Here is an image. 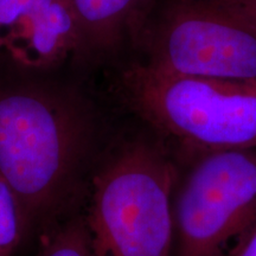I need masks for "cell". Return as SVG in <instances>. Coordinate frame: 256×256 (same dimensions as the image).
Wrapping results in <instances>:
<instances>
[{"label":"cell","mask_w":256,"mask_h":256,"mask_svg":"<svg viewBox=\"0 0 256 256\" xmlns=\"http://www.w3.org/2000/svg\"><path fill=\"white\" fill-rule=\"evenodd\" d=\"M101 136L100 113L78 86L0 72V176L20 203L28 235L78 212Z\"/></svg>","instance_id":"1"},{"label":"cell","mask_w":256,"mask_h":256,"mask_svg":"<svg viewBox=\"0 0 256 256\" xmlns=\"http://www.w3.org/2000/svg\"><path fill=\"white\" fill-rule=\"evenodd\" d=\"M112 68L115 98L178 162L256 148V80L174 75L130 57Z\"/></svg>","instance_id":"2"},{"label":"cell","mask_w":256,"mask_h":256,"mask_svg":"<svg viewBox=\"0 0 256 256\" xmlns=\"http://www.w3.org/2000/svg\"><path fill=\"white\" fill-rule=\"evenodd\" d=\"M179 171L177 156L151 132L101 153L82 212L90 256H174Z\"/></svg>","instance_id":"3"},{"label":"cell","mask_w":256,"mask_h":256,"mask_svg":"<svg viewBox=\"0 0 256 256\" xmlns=\"http://www.w3.org/2000/svg\"><path fill=\"white\" fill-rule=\"evenodd\" d=\"M130 54L174 75L256 80V17L238 0H156Z\"/></svg>","instance_id":"4"},{"label":"cell","mask_w":256,"mask_h":256,"mask_svg":"<svg viewBox=\"0 0 256 256\" xmlns=\"http://www.w3.org/2000/svg\"><path fill=\"white\" fill-rule=\"evenodd\" d=\"M174 256H235L256 230V148L190 160L174 194Z\"/></svg>","instance_id":"5"},{"label":"cell","mask_w":256,"mask_h":256,"mask_svg":"<svg viewBox=\"0 0 256 256\" xmlns=\"http://www.w3.org/2000/svg\"><path fill=\"white\" fill-rule=\"evenodd\" d=\"M78 44L72 0H0V72L50 75L74 66Z\"/></svg>","instance_id":"6"},{"label":"cell","mask_w":256,"mask_h":256,"mask_svg":"<svg viewBox=\"0 0 256 256\" xmlns=\"http://www.w3.org/2000/svg\"><path fill=\"white\" fill-rule=\"evenodd\" d=\"M80 44L74 66H114L130 52L138 31L156 0H72Z\"/></svg>","instance_id":"7"},{"label":"cell","mask_w":256,"mask_h":256,"mask_svg":"<svg viewBox=\"0 0 256 256\" xmlns=\"http://www.w3.org/2000/svg\"><path fill=\"white\" fill-rule=\"evenodd\" d=\"M38 256H90L82 212L78 211L38 232Z\"/></svg>","instance_id":"8"},{"label":"cell","mask_w":256,"mask_h":256,"mask_svg":"<svg viewBox=\"0 0 256 256\" xmlns=\"http://www.w3.org/2000/svg\"><path fill=\"white\" fill-rule=\"evenodd\" d=\"M28 236L26 220L20 203L0 176V256H14Z\"/></svg>","instance_id":"9"},{"label":"cell","mask_w":256,"mask_h":256,"mask_svg":"<svg viewBox=\"0 0 256 256\" xmlns=\"http://www.w3.org/2000/svg\"><path fill=\"white\" fill-rule=\"evenodd\" d=\"M235 256H256V230Z\"/></svg>","instance_id":"10"}]
</instances>
